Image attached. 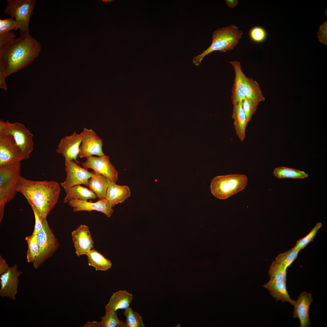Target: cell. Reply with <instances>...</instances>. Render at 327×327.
Segmentation results:
<instances>
[{"label": "cell", "mask_w": 327, "mask_h": 327, "mask_svg": "<svg viewBox=\"0 0 327 327\" xmlns=\"http://www.w3.org/2000/svg\"><path fill=\"white\" fill-rule=\"evenodd\" d=\"M126 318L125 327H145L142 317L129 307L123 313Z\"/></svg>", "instance_id": "obj_31"}, {"label": "cell", "mask_w": 327, "mask_h": 327, "mask_svg": "<svg viewBox=\"0 0 327 327\" xmlns=\"http://www.w3.org/2000/svg\"><path fill=\"white\" fill-rule=\"evenodd\" d=\"M4 12L15 18L21 35L29 34V23L35 6V0H7Z\"/></svg>", "instance_id": "obj_7"}, {"label": "cell", "mask_w": 327, "mask_h": 327, "mask_svg": "<svg viewBox=\"0 0 327 327\" xmlns=\"http://www.w3.org/2000/svg\"><path fill=\"white\" fill-rule=\"evenodd\" d=\"M82 166L87 170L92 169L112 182L116 183L117 180L118 172L110 162L108 156L87 157L86 161L82 163Z\"/></svg>", "instance_id": "obj_11"}, {"label": "cell", "mask_w": 327, "mask_h": 327, "mask_svg": "<svg viewBox=\"0 0 327 327\" xmlns=\"http://www.w3.org/2000/svg\"><path fill=\"white\" fill-rule=\"evenodd\" d=\"M0 133L10 135L20 149L25 160L28 159L33 150V134L23 124L0 120Z\"/></svg>", "instance_id": "obj_6"}, {"label": "cell", "mask_w": 327, "mask_h": 327, "mask_svg": "<svg viewBox=\"0 0 327 327\" xmlns=\"http://www.w3.org/2000/svg\"><path fill=\"white\" fill-rule=\"evenodd\" d=\"M232 117L236 134L241 141L246 137V130L248 123L246 115L242 107V100L233 104Z\"/></svg>", "instance_id": "obj_20"}, {"label": "cell", "mask_w": 327, "mask_h": 327, "mask_svg": "<svg viewBox=\"0 0 327 327\" xmlns=\"http://www.w3.org/2000/svg\"><path fill=\"white\" fill-rule=\"evenodd\" d=\"M19 28L18 25L13 18L0 19V35L10 31L12 30H16Z\"/></svg>", "instance_id": "obj_36"}, {"label": "cell", "mask_w": 327, "mask_h": 327, "mask_svg": "<svg viewBox=\"0 0 327 327\" xmlns=\"http://www.w3.org/2000/svg\"><path fill=\"white\" fill-rule=\"evenodd\" d=\"M65 191L66 195L63 201L65 203L75 199L87 201L88 200L95 199L97 197L95 193L90 189L80 185L72 187Z\"/></svg>", "instance_id": "obj_25"}, {"label": "cell", "mask_w": 327, "mask_h": 327, "mask_svg": "<svg viewBox=\"0 0 327 327\" xmlns=\"http://www.w3.org/2000/svg\"><path fill=\"white\" fill-rule=\"evenodd\" d=\"M273 174L278 178H290L303 179L308 177L304 171L297 169L281 167L276 168Z\"/></svg>", "instance_id": "obj_29"}, {"label": "cell", "mask_w": 327, "mask_h": 327, "mask_svg": "<svg viewBox=\"0 0 327 327\" xmlns=\"http://www.w3.org/2000/svg\"><path fill=\"white\" fill-rule=\"evenodd\" d=\"M133 299L132 294L124 290H120L113 293L105 308L114 311L119 309L125 310L130 307Z\"/></svg>", "instance_id": "obj_22"}, {"label": "cell", "mask_w": 327, "mask_h": 327, "mask_svg": "<svg viewBox=\"0 0 327 327\" xmlns=\"http://www.w3.org/2000/svg\"><path fill=\"white\" fill-rule=\"evenodd\" d=\"M82 140L81 133L77 134L74 131L72 135L61 139L58 146L56 151L62 155L64 158L69 160H74L77 162L76 159L80 152Z\"/></svg>", "instance_id": "obj_15"}, {"label": "cell", "mask_w": 327, "mask_h": 327, "mask_svg": "<svg viewBox=\"0 0 327 327\" xmlns=\"http://www.w3.org/2000/svg\"><path fill=\"white\" fill-rule=\"evenodd\" d=\"M322 226V224L321 222L317 223L307 235L297 241L294 247L300 250L304 249L309 243L313 241L317 232Z\"/></svg>", "instance_id": "obj_33"}, {"label": "cell", "mask_w": 327, "mask_h": 327, "mask_svg": "<svg viewBox=\"0 0 327 327\" xmlns=\"http://www.w3.org/2000/svg\"><path fill=\"white\" fill-rule=\"evenodd\" d=\"M247 182V178L244 175L230 174L216 177L211 181V192L217 198L224 199L243 190Z\"/></svg>", "instance_id": "obj_5"}, {"label": "cell", "mask_w": 327, "mask_h": 327, "mask_svg": "<svg viewBox=\"0 0 327 327\" xmlns=\"http://www.w3.org/2000/svg\"><path fill=\"white\" fill-rule=\"evenodd\" d=\"M61 187L56 182L35 181L19 177L16 192L21 193L43 218H46L58 202Z\"/></svg>", "instance_id": "obj_2"}, {"label": "cell", "mask_w": 327, "mask_h": 327, "mask_svg": "<svg viewBox=\"0 0 327 327\" xmlns=\"http://www.w3.org/2000/svg\"><path fill=\"white\" fill-rule=\"evenodd\" d=\"M89 266L94 267L97 271H105L112 266L111 261L94 249H92L86 254Z\"/></svg>", "instance_id": "obj_26"}, {"label": "cell", "mask_w": 327, "mask_h": 327, "mask_svg": "<svg viewBox=\"0 0 327 327\" xmlns=\"http://www.w3.org/2000/svg\"><path fill=\"white\" fill-rule=\"evenodd\" d=\"M300 251L294 247L285 252L279 253L275 261L287 268L296 259Z\"/></svg>", "instance_id": "obj_32"}, {"label": "cell", "mask_w": 327, "mask_h": 327, "mask_svg": "<svg viewBox=\"0 0 327 327\" xmlns=\"http://www.w3.org/2000/svg\"><path fill=\"white\" fill-rule=\"evenodd\" d=\"M243 33L233 25L218 28L213 33L211 45L201 54L194 57L193 62L199 66L204 58L213 51L226 52L232 50L239 43Z\"/></svg>", "instance_id": "obj_3"}, {"label": "cell", "mask_w": 327, "mask_h": 327, "mask_svg": "<svg viewBox=\"0 0 327 327\" xmlns=\"http://www.w3.org/2000/svg\"><path fill=\"white\" fill-rule=\"evenodd\" d=\"M6 78L2 72L0 71V88L6 91L7 87L5 82Z\"/></svg>", "instance_id": "obj_39"}, {"label": "cell", "mask_w": 327, "mask_h": 327, "mask_svg": "<svg viewBox=\"0 0 327 327\" xmlns=\"http://www.w3.org/2000/svg\"><path fill=\"white\" fill-rule=\"evenodd\" d=\"M92 176L87 185L90 190L96 195L99 200L105 199L107 189L111 180L95 171L91 172Z\"/></svg>", "instance_id": "obj_21"}, {"label": "cell", "mask_w": 327, "mask_h": 327, "mask_svg": "<svg viewBox=\"0 0 327 327\" xmlns=\"http://www.w3.org/2000/svg\"><path fill=\"white\" fill-rule=\"evenodd\" d=\"M313 300L310 293L305 292L299 294L294 306L293 317L299 319L301 327H308L311 325L309 317L310 305Z\"/></svg>", "instance_id": "obj_17"}, {"label": "cell", "mask_w": 327, "mask_h": 327, "mask_svg": "<svg viewBox=\"0 0 327 327\" xmlns=\"http://www.w3.org/2000/svg\"><path fill=\"white\" fill-rule=\"evenodd\" d=\"M25 239L28 244L26 254L27 262L33 263L38 254L39 246L37 235L32 234L26 236Z\"/></svg>", "instance_id": "obj_30"}, {"label": "cell", "mask_w": 327, "mask_h": 327, "mask_svg": "<svg viewBox=\"0 0 327 327\" xmlns=\"http://www.w3.org/2000/svg\"><path fill=\"white\" fill-rule=\"evenodd\" d=\"M104 315L101 317L99 327H125V322L118 318L117 313L110 309H105Z\"/></svg>", "instance_id": "obj_27"}, {"label": "cell", "mask_w": 327, "mask_h": 327, "mask_svg": "<svg viewBox=\"0 0 327 327\" xmlns=\"http://www.w3.org/2000/svg\"><path fill=\"white\" fill-rule=\"evenodd\" d=\"M66 177L61 184L65 190L73 186L84 184L87 186L89 179L92 176L91 172L82 167L73 160L64 158Z\"/></svg>", "instance_id": "obj_10"}, {"label": "cell", "mask_w": 327, "mask_h": 327, "mask_svg": "<svg viewBox=\"0 0 327 327\" xmlns=\"http://www.w3.org/2000/svg\"><path fill=\"white\" fill-rule=\"evenodd\" d=\"M81 133L82 140L78 155L80 158L105 155L102 151L103 140L94 130L84 128Z\"/></svg>", "instance_id": "obj_12"}, {"label": "cell", "mask_w": 327, "mask_h": 327, "mask_svg": "<svg viewBox=\"0 0 327 327\" xmlns=\"http://www.w3.org/2000/svg\"><path fill=\"white\" fill-rule=\"evenodd\" d=\"M16 264L10 267L8 270L0 275V296L12 300L15 299L18 292L19 280L18 278L22 272L18 271Z\"/></svg>", "instance_id": "obj_13"}, {"label": "cell", "mask_w": 327, "mask_h": 327, "mask_svg": "<svg viewBox=\"0 0 327 327\" xmlns=\"http://www.w3.org/2000/svg\"><path fill=\"white\" fill-rule=\"evenodd\" d=\"M230 63L233 67L235 71L231 96L232 103L234 104L246 98L243 90V78L245 75L242 71L239 61H230Z\"/></svg>", "instance_id": "obj_18"}, {"label": "cell", "mask_w": 327, "mask_h": 327, "mask_svg": "<svg viewBox=\"0 0 327 327\" xmlns=\"http://www.w3.org/2000/svg\"><path fill=\"white\" fill-rule=\"evenodd\" d=\"M259 103L245 98L242 100V107L248 123L256 112Z\"/></svg>", "instance_id": "obj_35"}, {"label": "cell", "mask_w": 327, "mask_h": 327, "mask_svg": "<svg viewBox=\"0 0 327 327\" xmlns=\"http://www.w3.org/2000/svg\"><path fill=\"white\" fill-rule=\"evenodd\" d=\"M287 269V268L275 260L273 261L268 271L270 278L269 280L286 282Z\"/></svg>", "instance_id": "obj_28"}, {"label": "cell", "mask_w": 327, "mask_h": 327, "mask_svg": "<svg viewBox=\"0 0 327 327\" xmlns=\"http://www.w3.org/2000/svg\"><path fill=\"white\" fill-rule=\"evenodd\" d=\"M225 1L227 6L228 7L231 8H233L236 5L238 2V0H226Z\"/></svg>", "instance_id": "obj_40"}, {"label": "cell", "mask_w": 327, "mask_h": 327, "mask_svg": "<svg viewBox=\"0 0 327 327\" xmlns=\"http://www.w3.org/2000/svg\"><path fill=\"white\" fill-rule=\"evenodd\" d=\"M30 206L33 210L35 219L34 228L32 234L37 235L42 229L43 218L35 206L32 205Z\"/></svg>", "instance_id": "obj_37"}, {"label": "cell", "mask_w": 327, "mask_h": 327, "mask_svg": "<svg viewBox=\"0 0 327 327\" xmlns=\"http://www.w3.org/2000/svg\"><path fill=\"white\" fill-rule=\"evenodd\" d=\"M112 1V0H102V1L103 2H111Z\"/></svg>", "instance_id": "obj_42"}, {"label": "cell", "mask_w": 327, "mask_h": 327, "mask_svg": "<svg viewBox=\"0 0 327 327\" xmlns=\"http://www.w3.org/2000/svg\"><path fill=\"white\" fill-rule=\"evenodd\" d=\"M243 90L246 98L258 103L265 100L258 82L245 75L243 78Z\"/></svg>", "instance_id": "obj_24"}, {"label": "cell", "mask_w": 327, "mask_h": 327, "mask_svg": "<svg viewBox=\"0 0 327 327\" xmlns=\"http://www.w3.org/2000/svg\"><path fill=\"white\" fill-rule=\"evenodd\" d=\"M130 195L128 186L118 185L111 182L107 189L105 199L113 207L115 205L124 202Z\"/></svg>", "instance_id": "obj_19"}, {"label": "cell", "mask_w": 327, "mask_h": 327, "mask_svg": "<svg viewBox=\"0 0 327 327\" xmlns=\"http://www.w3.org/2000/svg\"><path fill=\"white\" fill-rule=\"evenodd\" d=\"M249 35L253 42L259 43L265 40L267 37V33L263 28L256 26L250 29L249 32Z\"/></svg>", "instance_id": "obj_34"}, {"label": "cell", "mask_w": 327, "mask_h": 327, "mask_svg": "<svg viewBox=\"0 0 327 327\" xmlns=\"http://www.w3.org/2000/svg\"><path fill=\"white\" fill-rule=\"evenodd\" d=\"M21 162L0 167V222L6 203L15 198L16 185L21 176Z\"/></svg>", "instance_id": "obj_4"}, {"label": "cell", "mask_w": 327, "mask_h": 327, "mask_svg": "<svg viewBox=\"0 0 327 327\" xmlns=\"http://www.w3.org/2000/svg\"><path fill=\"white\" fill-rule=\"evenodd\" d=\"M83 327H99V322H88L85 323Z\"/></svg>", "instance_id": "obj_41"}, {"label": "cell", "mask_w": 327, "mask_h": 327, "mask_svg": "<svg viewBox=\"0 0 327 327\" xmlns=\"http://www.w3.org/2000/svg\"><path fill=\"white\" fill-rule=\"evenodd\" d=\"M25 160L20 149L10 135L0 133V167Z\"/></svg>", "instance_id": "obj_9"}, {"label": "cell", "mask_w": 327, "mask_h": 327, "mask_svg": "<svg viewBox=\"0 0 327 327\" xmlns=\"http://www.w3.org/2000/svg\"><path fill=\"white\" fill-rule=\"evenodd\" d=\"M68 203L69 206L73 208L74 212L95 210L102 213L108 218L114 212L111 205L105 199L99 200L94 203L75 199L70 201Z\"/></svg>", "instance_id": "obj_16"}, {"label": "cell", "mask_w": 327, "mask_h": 327, "mask_svg": "<svg viewBox=\"0 0 327 327\" xmlns=\"http://www.w3.org/2000/svg\"><path fill=\"white\" fill-rule=\"evenodd\" d=\"M75 253L78 256L86 255L94 247V242L89 227L81 224L71 233Z\"/></svg>", "instance_id": "obj_14"}, {"label": "cell", "mask_w": 327, "mask_h": 327, "mask_svg": "<svg viewBox=\"0 0 327 327\" xmlns=\"http://www.w3.org/2000/svg\"><path fill=\"white\" fill-rule=\"evenodd\" d=\"M37 236L39 250L37 256L33 263V267L36 269L51 257L59 246L58 240L49 226L46 218H43L42 229Z\"/></svg>", "instance_id": "obj_8"}, {"label": "cell", "mask_w": 327, "mask_h": 327, "mask_svg": "<svg viewBox=\"0 0 327 327\" xmlns=\"http://www.w3.org/2000/svg\"><path fill=\"white\" fill-rule=\"evenodd\" d=\"M263 287L268 290L276 301L280 300L283 302H287L293 306L295 304L296 301L292 299L288 293L286 282L269 280Z\"/></svg>", "instance_id": "obj_23"}, {"label": "cell", "mask_w": 327, "mask_h": 327, "mask_svg": "<svg viewBox=\"0 0 327 327\" xmlns=\"http://www.w3.org/2000/svg\"><path fill=\"white\" fill-rule=\"evenodd\" d=\"M10 267L5 259L0 256V275L5 272L9 269Z\"/></svg>", "instance_id": "obj_38"}, {"label": "cell", "mask_w": 327, "mask_h": 327, "mask_svg": "<svg viewBox=\"0 0 327 327\" xmlns=\"http://www.w3.org/2000/svg\"><path fill=\"white\" fill-rule=\"evenodd\" d=\"M15 37L14 32L0 35V71L6 78L27 66L41 50L40 43L29 34Z\"/></svg>", "instance_id": "obj_1"}]
</instances>
